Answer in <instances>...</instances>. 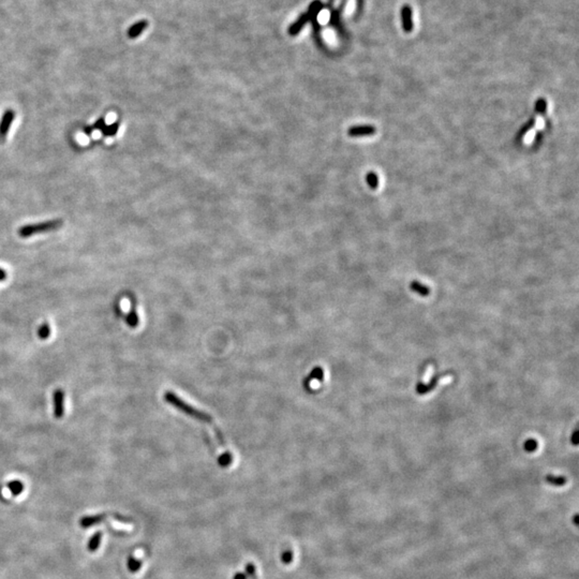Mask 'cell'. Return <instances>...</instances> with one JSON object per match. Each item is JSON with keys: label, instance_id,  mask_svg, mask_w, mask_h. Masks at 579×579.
<instances>
[{"label": "cell", "instance_id": "13", "mask_svg": "<svg viewBox=\"0 0 579 579\" xmlns=\"http://www.w3.org/2000/svg\"><path fill=\"white\" fill-rule=\"evenodd\" d=\"M411 290L422 296H427L430 293V289L427 285L422 284L421 282H417V281H413V282L411 283Z\"/></svg>", "mask_w": 579, "mask_h": 579}, {"label": "cell", "instance_id": "11", "mask_svg": "<svg viewBox=\"0 0 579 579\" xmlns=\"http://www.w3.org/2000/svg\"><path fill=\"white\" fill-rule=\"evenodd\" d=\"M546 482L548 483V484L552 485V486H557V487H561V486H564L566 484L567 480L565 479L564 476H560V475H551L548 474L546 476Z\"/></svg>", "mask_w": 579, "mask_h": 579}, {"label": "cell", "instance_id": "15", "mask_svg": "<svg viewBox=\"0 0 579 579\" xmlns=\"http://www.w3.org/2000/svg\"><path fill=\"white\" fill-rule=\"evenodd\" d=\"M322 10V3L318 1V0H316V1H313L310 7H309V11H308V15H309L310 19H316L318 12H320Z\"/></svg>", "mask_w": 579, "mask_h": 579}, {"label": "cell", "instance_id": "3", "mask_svg": "<svg viewBox=\"0 0 579 579\" xmlns=\"http://www.w3.org/2000/svg\"><path fill=\"white\" fill-rule=\"evenodd\" d=\"M53 412L54 417L60 419L65 415V392L57 389L53 392Z\"/></svg>", "mask_w": 579, "mask_h": 579}, {"label": "cell", "instance_id": "7", "mask_svg": "<svg viewBox=\"0 0 579 579\" xmlns=\"http://www.w3.org/2000/svg\"><path fill=\"white\" fill-rule=\"evenodd\" d=\"M309 20H310L309 15H308L307 13L306 14H302L301 17L299 19H297L293 25H291V27L289 29V34L291 36H296L297 34H299L300 30L302 29V27H304V26L308 22H309Z\"/></svg>", "mask_w": 579, "mask_h": 579}, {"label": "cell", "instance_id": "29", "mask_svg": "<svg viewBox=\"0 0 579 579\" xmlns=\"http://www.w3.org/2000/svg\"><path fill=\"white\" fill-rule=\"evenodd\" d=\"M93 130V128H89V127H88V128H85V133H86L87 135H90V134H92Z\"/></svg>", "mask_w": 579, "mask_h": 579}, {"label": "cell", "instance_id": "14", "mask_svg": "<svg viewBox=\"0 0 579 579\" xmlns=\"http://www.w3.org/2000/svg\"><path fill=\"white\" fill-rule=\"evenodd\" d=\"M8 489L13 496H19L24 490V484L20 481H12L8 484Z\"/></svg>", "mask_w": 579, "mask_h": 579}, {"label": "cell", "instance_id": "19", "mask_svg": "<svg viewBox=\"0 0 579 579\" xmlns=\"http://www.w3.org/2000/svg\"><path fill=\"white\" fill-rule=\"evenodd\" d=\"M366 180H367V184L369 185V187L371 189H376L378 188V185H379V177L378 175L374 172H370L367 174V176H366Z\"/></svg>", "mask_w": 579, "mask_h": 579}, {"label": "cell", "instance_id": "1", "mask_svg": "<svg viewBox=\"0 0 579 579\" xmlns=\"http://www.w3.org/2000/svg\"><path fill=\"white\" fill-rule=\"evenodd\" d=\"M164 400H166L169 405L173 406L175 409H177L178 411L183 412L186 415H188L189 417H192L195 421H199L201 423H204L207 425H210V426L214 428L215 432H216V437L218 442L220 443L221 446L225 448V453L226 454H231L230 449H228V446L225 442V439L223 437V434L221 432V430L217 427V425L214 422V418H212L211 415H209L208 413H206L202 410H199L198 408L192 407L191 405H189L188 402L184 401L182 398H180L178 395L175 394V392H171V391H167L164 392L163 395Z\"/></svg>", "mask_w": 579, "mask_h": 579}, {"label": "cell", "instance_id": "20", "mask_svg": "<svg viewBox=\"0 0 579 579\" xmlns=\"http://www.w3.org/2000/svg\"><path fill=\"white\" fill-rule=\"evenodd\" d=\"M324 378V370L321 367H317L316 369L312 370L311 374L308 376L307 382L310 381V380H318V381H323Z\"/></svg>", "mask_w": 579, "mask_h": 579}, {"label": "cell", "instance_id": "21", "mask_svg": "<svg viewBox=\"0 0 579 579\" xmlns=\"http://www.w3.org/2000/svg\"><path fill=\"white\" fill-rule=\"evenodd\" d=\"M142 566V562L140 560H136L135 558L133 557H130L129 560H128V567L130 572H137L141 568Z\"/></svg>", "mask_w": 579, "mask_h": 579}, {"label": "cell", "instance_id": "10", "mask_svg": "<svg viewBox=\"0 0 579 579\" xmlns=\"http://www.w3.org/2000/svg\"><path fill=\"white\" fill-rule=\"evenodd\" d=\"M140 320H139V316H137V312H136V306L133 301L131 302V309L128 313V316H127V324L132 328H135L137 325H139Z\"/></svg>", "mask_w": 579, "mask_h": 579}, {"label": "cell", "instance_id": "8", "mask_svg": "<svg viewBox=\"0 0 579 579\" xmlns=\"http://www.w3.org/2000/svg\"><path fill=\"white\" fill-rule=\"evenodd\" d=\"M147 26H148V23H147V20H145V19L140 20V22L135 23L134 25H132L131 27L129 28V30H128V37H129L130 39H135V38H137V37H139L143 33V31H144L147 28Z\"/></svg>", "mask_w": 579, "mask_h": 579}, {"label": "cell", "instance_id": "9", "mask_svg": "<svg viewBox=\"0 0 579 579\" xmlns=\"http://www.w3.org/2000/svg\"><path fill=\"white\" fill-rule=\"evenodd\" d=\"M105 517H106L105 514L94 515V516H87V517H84L81 519L79 524H81V527H83V528H89V527H92V525L100 523Z\"/></svg>", "mask_w": 579, "mask_h": 579}, {"label": "cell", "instance_id": "18", "mask_svg": "<svg viewBox=\"0 0 579 579\" xmlns=\"http://www.w3.org/2000/svg\"><path fill=\"white\" fill-rule=\"evenodd\" d=\"M119 123H114L110 126H105L102 129V133L104 136H113L118 132Z\"/></svg>", "mask_w": 579, "mask_h": 579}, {"label": "cell", "instance_id": "2", "mask_svg": "<svg viewBox=\"0 0 579 579\" xmlns=\"http://www.w3.org/2000/svg\"><path fill=\"white\" fill-rule=\"evenodd\" d=\"M62 225V221L60 219L44 221L40 223H35V224H27L22 226L19 230V235L20 237H30L38 233H44L50 231H55Z\"/></svg>", "mask_w": 579, "mask_h": 579}, {"label": "cell", "instance_id": "5", "mask_svg": "<svg viewBox=\"0 0 579 579\" xmlns=\"http://www.w3.org/2000/svg\"><path fill=\"white\" fill-rule=\"evenodd\" d=\"M376 129L374 126H354L348 130V134L353 137H358L374 135Z\"/></svg>", "mask_w": 579, "mask_h": 579}, {"label": "cell", "instance_id": "24", "mask_svg": "<svg viewBox=\"0 0 579 579\" xmlns=\"http://www.w3.org/2000/svg\"><path fill=\"white\" fill-rule=\"evenodd\" d=\"M246 568H247V571H248L247 573H248V574H251V578H253V579H257V577H258V576H257L256 566L252 565V564H248V565L246 566Z\"/></svg>", "mask_w": 579, "mask_h": 579}, {"label": "cell", "instance_id": "17", "mask_svg": "<svg viewBox=\"0 0 579 579\" xmlns=\"http://www.w3.org/2000/svg\"><path fill=\"white\" fill-rule=\"evenodd\" d=\"M38 336L41 340H46L51 336V326L47 322H44L38 329Z\"/></svg>", "mask_w": 579, "mask_h": 579}, {"label": "cell", "instance_id": "25", "mask_svg": "<svg viewBox=\"0 0 579 579\" xmlns=\"http://www.w3.org/2000/svg\"><path fill=\"white\" fill-rule=\"evenodd\" d=\"M105 126H106V125H105V120H104V118H99V120L95 121V124L93 125V129H100V130H102Z\"/></svg>", "mask_w": 579, "mask_h": 579}, {"label": "cell", "instance_id": "27", "mask_svg": "<svg viewBox=\"0 0 579 579\" xmlns=\"http://www.w3.org/2000/svg\"><path fill=\"white\" fill-rule=\"evenodd\" d=\"M234 579H247V577H246L245 574H243V573H238V574H236V575H235Z\"/></svg>", "mask_w": 579, "mask_h": 579}, {"label": "cell", "instance_id": "16", "mask_svg": "<svg viewBox=\"0 0 579 579\" xmlns=\"http://www.w3.org/2000/svg\"><path fill=\"white\" fill-rule=\"evenodd\" d=\"M437 381H438V376H434V378L431 380V383H430V384L419 383L416 386L417 392H418V394H421V395L426 394V392H430V391L432 390V387L435 386V384H437Z\"/></svg>", "mask_w": 579, "mask_h": 579}, {"label": "cell", "instance_id": "26", "mask_svg": "<svg viewBox=\"0 0 579 579\" xmlns=\"http://www.w3.org/2000/svg\"><path fill=\"white\" fill-rule=\"evenodd\" d=\"M577 434H578V431L576 430V431L573 433V437H572V442H573V444H575V445L577 444Z\"/></svg>", "mask_w": 579, "mask_h": 579}, {"label": "cell", "instance_id": "28", "mask_svg": "<svg viewBox=\"0 0 579 579\" xmlns=\"http://www.w3.org/2000/svg\"><path fill=\"white\" fill-rule=\"evenodd\" d=\"M6 277H7L6 272H4V270H2L1 268H0V281L4 280V279H6Z\"/></svg>", "mask_w": 579, "mask_h": 579}, {"label": "cell", "instance_id": "12", "mask_svg": "<svg viewBox=\"0 0 579 579\" xmlns=\"http://www.w3.org/2000/svg\"><path fill=\"white\" fill-rule=\"evenodd\" d=\"M101 540H102V532H101V531H99V532L94 533L93 538L89 540L88 546H87L88 547V550L92 551V552L97 550L99 548V547H100Z\"/></svg>", "mask_w": 579, "mask_h": 579}, {"label": "cell", "instance_id": "23", "mask_svg": "<svg viewBox=\"0 0 579 579\" xmlns=\"http://www.w3.org/2000/svg\"><path fill=\"white\" fill-rule=\"evenodd\" d=\"M547 108V103H546V100H544L543 98H541L538 102L535 103V112L538 114H545L546 113V109Z\"/></svg>", "mask_w": 579, "mask_h": 579}, {"label": "cell", "instance_id": "22", "mask_svg": "<svg viewBox=\"0 0 579 579\" xmlns=\"http://www.w3.org/2000/svg\"><path fill=\"white\" fill-rule=\"evenodd\" d=\"M538 441L534 439H529L524 442V450L529 451V453H533V451H535L536 448H538Z\"/></svg>", "mask_w": 579, "mask_h": 579}, {"label": "cell", "instance_id": "6", "mask_svg": "<svg viewBox=\"0 0 579 579\" xmlns=\"http://www.w3.org/2000/svg\"><path fill=\"white\" fill-rule=\"evenodd\" d=\"M412 9L410 6H405L401 10V20H402V28L406 33H411L413 30V18H412Z\"/></svg>", "mask_w": 579, "mask_h": 579}, {"label": "cell", "instance_id": "4", "mask_svg": "<svg viewBox=\"0 0 579 579\" xmlns=\"http://www.w3.org/2000/svg\"><path fill=\"white\" fill-rule=\"evenodd\" d=\"M14 116L15 113L12 110H7L3 113L1 121H0V139H3V137L7 136L8 131L14 119Z\"/></svg>", "mask_w": 579, "mask_h": 579}]
</instances>
